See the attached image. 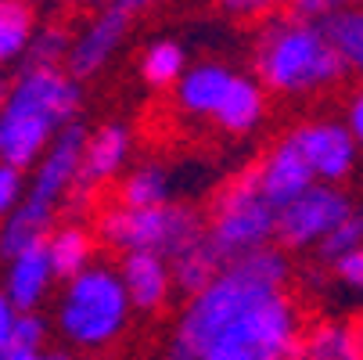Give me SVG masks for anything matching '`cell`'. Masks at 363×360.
Returning a JSON list of instances; mask_svg holds the SVG:
<instances>
[{"instance_id": "1", "label": "cell", "mask_w": 363, "mask_h": 360, "mask_svg": "<svg viewBox=\"0 0 363 360\" xmlns=\"http://www.w3.org/2000/svg\"><path fill=\"white\" fill-rule=\"evenodd\" d=\"M288 278H291V263L281 245H267L238 256V260H227L213 281H205L198 292L187 295L166 360H198V353L209 346V339L227 321H234L245 306L263 299L267 292L288 288Z\"/></svg>"}, {"instance_id": "2", "label": "cell", "mask_w": 363, "mask_h": 360, "mask_svg": "<svg viewBox=\"0 0 363 360\" xmlns=\"http://www.w3.org/2000/svg\"><path fill=\"white\" fill-rule=\"evenodd\" d=\"M83 105V87L65 65L26 62L0 94V163L29 170Z\"/></svg>"}, {"instance_id": "3", "label": "cell", "mask_w": 363, "mask_h": 360, "mask_svg": "<svg viewBox=\"0 0 363 360\" xmlns=\"http://www.w3.org/2000/svg\"><path fill=\"white\" fill-rule=\"evenodd\" d=\"M252 76L277 97H320L342 83L345 62L324 22L277 11L259 26Z\"/></svg>"}, {"instance_id": "4", "label": "cell", "mask_w": 363, "mask_h": 360, "mask_svg": "<svg viewBox=\"0 0 363 360\" xmlns=\"http://www.w3.org/2000/svg\"><path fill=\"white\" fill-rule=\"evenodd\" d=\"M133 317V306L112 263H90L86 271L62 281L55 302V328L72 349L97 353L112 346Z\"/></svg>"}, {"instance_id": "5", "label": "cell", "mask_w": 363, "mask_h": 360, "mask_svg": "<svg viewBox=\"0 0 363 360\" xmlns=\"http://www.w3.org/2000/svg\"><path fill=\"white\" fill-rule=\"evenodd\" d=\"M302 310L288 288L267 292L227 321L198 353V360H295L302 339Z\"/></svg>"}, {"instance_id": "6", "label": "cell", "mask_w": 363, "mask_h": 360, "mask_svg": "<svg viewBox=\"0 0 363 360\" xmlns=\"http://www.w3.org/2000/svg\"><path fill=\"white\" fill-rule=\"evenodd\" d=\"M205 231L201 213L184 202H162V205H123L105 202L94 209V238L112 252H159L169 256L180 252L187 241H194Z\"/></svg>"}, {"instance_id": "7", "label": "cell", "mask_w": 363, "mask_h": 360, "mask_svg": "<svg viewBox=\"0 0 363 360\" xmlns=\"http://www.w3.org/2000/svg\"><path fill=\"white\" fill-rule=\"evenodd\" d=\"M274 220L277 205L259 187L255 166H245L234 177H227L209 202V213L201 217L205 238L213 241L223 260H238L245 252L274 245Z\"/></svg>"}, {"instance_id": "8", "label": "cell", "mask_w": 363, "mask_h": 360, "mask_svg": "<svg viewBox=\"0 0 363 360\" xmlns=\"http://www.w3.org/2000/svg\"><path fill=\"white\" fill-rule=\"evenodd\" d=\"M352 198L342 191V184H320L313 180L302 195L288 198L277 205V220H274V241L284 252H306L317 249L328 231L349 213Z\"/></svg>"}, {"instance_id": "9", "label": "cell", "mask_w": 363, "mask_h": 360, "mask_svg": "<svg viewBox=\"0 0 363 360\" xmlns=\"http://www.w3.org/2000/svg\"><path fill=\"white\" fill-rule=\"evenodd\" d=\"M288 141L320 184H345L359 166V144L342 119H306L291 126Z\"/></svg>"}, {"instance_id": "10", "label": "cell", "mask_w": 363, "mask_h": 360, "mask_svg": "<svg viewBox=\"0 0 363 360\" xmlns=\"http://www.w3.org/2000/svg\"><path fill=\"white\" fill-rule=\"evenodd\" d=\"M130 33V15L116 11V8H97L79 33H72L69 40V55H65V69L83 83L97 72H105L112 65V58L123 50Z\"/></svg>"}, {"instance_id": "11", "label": "cell", "mask_w": 363, "mask_h": 360, "mask_svg": "<svg viewBox=\"0 0 363 360\" xmlns=\"http://www.w3.org/2000/svg\"><path fill=\"white\" fill-rule=\"evenodd\" d=\"M83 126L69 123L55 141L43 148V156L26 170V195L47 205H58L79 180V151H83Z\"/></svg>"}, {"instance_id": "12", "label": "cell", "mask_w": 363, "mask_h": 360, "mask_svg": "<svg viewBox=\"0 0 363 360\" xmlns=\"http://www.w3.org/2000/svg\"><path fill=\"white\" fill-rule=\"evenodd\" d=\"M133 126L123 119H108L83 133V151H79V184L101 191L116 184L130 159H133Z\"/></svg>"}, {"instance_id": "13", "label": "cell", "mask_w": 363, "mask_h": 360, "mask_svg": "<svg viewBox=\"0 0 363 360\" xmlns=\"http://www.w3.org/2000/svg\"><path fill=\"white\" fill-rule=\"evenodd\" d=\"M116 271H119V281L126 288L133 314H159L177 292L169 260L159 252H123Z\"/></svg>"}, {"instance_id": "14", "label": "cell", "mask_w": 363, "mask_h": 360, "mask_svg": "<svg viewBox=\"0 0 363 360\" xmlns=\"http://www.w3.org/2000/svg\"><path fill=\"white\" fill-rule=\"evenodd\" d=\"M234 80V69L223 62H194L180 72V80L173 83V109L184 119L194 123H213L216 109L223 105L227 87Z\"/></svg>"}, {"instance_id": "15", "label": "cell", "mask_w": 363, "mask_h": 360, "mask_svg": "<svg viewBox=\"0 0 363 360\" xmlns=\"http://www.w3.org/2000/svg\"><path fill=\"white\" fill-rule=\"evenodd\" d=\"M55 285H58V278L47 260L43 241H36V245L4 260V288L0 292L15 302V310H40L50 299V292H55Z\"/></svg>"}, {"instance_id": "16", "label": "cell", "mask_w": 363, "mask_h": 360, "mask_svg": "<svg viewBox=\"0 0 363 360\" xmlns=\"http://www.w3.org/2000/svg\"><path fill=\"white\" fill-rule=\"evenodd\" d=\"M255 180H259V187H263V195L274 205H284L288 198L302 195L309 184H313V173H309V166L302 163V156L295 151V144L284 133L281 141H274L263 151V159L255 163Z\"/></svg>"}, {"instance_id": "17", "label": "cell", "mask_w": 363, "mask_h": 360, "mask_svg": "<svg viewBox=\"0 0 363 360\" xmlns=\"http://www.w3.org/2000/svg\"><path fill=\"white\" fill-rule=\"evenodd\" d=\"M267 112H270V94L263 90V83L252 72H234L223 105L213 116V126L230 137H248L263 126Z\"/></svg>"}, {"instance_id": "18", "label": "cell", "mask_w": 363, "mask_h": 360, "mask_svg": "<svg viewBox=\"0 0 363 360\" xmlns=\"http://www.w3.org/2000/svg\"><path fill=\"white\" fill-rule=\"evenodd\" d=\"M43 249L58 281L86 271L97 260V238L94 227H86V220H55V227L43 238Z\"/></svg>"}, {"instance_id": "19", "label": "cell", "mask_w": 363, "mask_h": 360, "mask_svg": "<svg viewBox=\"0 0 363 360\" xmlns=\"http://www.w3.org/2000/svg\"><path fill=\"white\" fill-rule=\"evenodd\" d=\"M58 220V205H47V202H36V198H22L15 209L0 220V256H15L36 241L47 238V231L55 227Z\"/></svg>"}, {"instance_id": "20", "label": "cell", "mask_w": 363, "mask_h": 360, "mask_svg": "<svg viewBox=\"0 0 363 360\" xmlns=\"http://www.w3.org/2000/svg\"><path fill=\"white\" fill-rule=\"evenodd\" d=\"M295 360H363V353H359V342L349 321L324 317V321H313L302 328Z\"/></svg>"}, {"instance_id": "21", "label": "cell", "mask_w": 363, "mask_h": 360, "mask_svg": "<svg viewBox=\"0 0 363 360\" xmlns=\"http://www.w3.org/2000/svg\"><path fill=\"white\" fill-rule=\"evenodd\" d=\"M36 29L40 15L33 0H0V69L26 62Z\"/></svg>"}, {"instance_id": "22", "label": "cell", "mask_w": 363, "mask_h": 360, "mask_svg": "<svg viewBox=\"0 0 363 360\" xmlns=\"http://www.w3.org/2000/svg\"><path fill=\"white\" fill-rule=\"evenodd\" d=\"M223 263H227V260L213 249V241L205 238V231H201L194 241H187L180 252L169 256V271H173V285H177V292H184V295L198 292L205 281H213V278L220 274Z\"/></svg>"}, {"instance_id": "23", "label": "cell", "mask_w": 363, "mask_h": 360, "mask_svg": "<svg viewBox=\"0 0 363 360\" xmlns=\"http://www.w3.org/2000/svg\"><path fill=\"white\" fill-rule=\"evenodd\" d=\"M173 173L162 163H140L126 166V173L116 180V202L123 205H162L173 202Z\"/></svg>"}, {"instance_id": "24", "label": "cell", "mask_w": 363, "mask_h": 360, "mask_svg": "<svg viewBox=\"0 0 363 360\" xmlns=\"http://www.w3.org/2000/svg\"><path fill=\"white\" fill-rule=\"evenodd\" d=\"M187 69V50L177 40H151L140 50L137 72L144 80V87L151 90H173V83L180 80V72Z\"/></svg>"}, {"instance_id": "25", "label": "cell", "mask_w": 363, "mask_h": 360, "mask_svg": "<svg viewBox=\"0 0 363 360\" xmlns=\"http://www.w3.org/2000/svg\"><path fill=\"white\" fill-rule=\"evenodd\" d=\"M324 26L338 47L342 62H345V72H359V80H363V8L331 15Z\"/></svg>"}, {"instance_id": "26", "label": "cell", "mask_w": 363, "mask_h": 360, "mask_svg": "<svg viewBox=\"0 0 363 360\" xmlns=\"http://www.w3.org/2000/svg\"><path fill=\"white\" fill-rule=\"evenodd\" d=\"M356 245H363V205H349V213L328 231V238L317 245V252L331 263V260H338L342 252H349Z\"/></svg>"}, {"instance_id": "27", "label": "cell", "mask_w": 363, "mask_h": 360, "mask_svg": "<svg viewBox=\"0 0 363 360\" xmlns=\"http://www.w3.org/2000/svg\"><path fill=\"white\" fill-rule=\"evenodd\" d=\"M69 40H72V33H69L62 22L40 26V29H36V36H33V43H29L26 62H36V65H65Z\"/></svg>"}, {"instance_id": "28", "label": "cell", "mask_w": 363, "mask_h": 360, "mask_svg": "<svg viewBox=\"0 0 363 360\" xmlns=\"http://www.w3.org/2000/svg\"><path fill=\"white\" fill-rule=\"evenodd\" d=\"M223 11L238 22H263L288 8V0H220Z\"/></svg>"}, {"instance_id": "29", "label": "cell", "mask_w": 363, "mask_h": 360, "mask_svg": "<svg viewBox=\"0 0 363 360\" xmlns=\"http://www.w3.org/2000/svg\"><path fill=\"white\" fill-rule=\"evenodd\" d=\"M47 335H50V324L40 310H18V321H15V346H36L43 349L47 346Z\"/></svg>"}, {"instance_id": "30", "label": "cell", "mask_w": 363, "mask_h": 360, "mask_svg": "<svg viewBox=\"0 0 363 360\" xmlns=\"http://www.w3.org/2000/svg\"><path fill=\"white\" fill-rule=\"evenodd\" d=\"M352 8H363V0H288V11L302 18H317V22H328L331 15H342Z\"/></svg>"}, {"instance_id": "31", "label": "cell", "mask_w": 363, "mask_h": 360, "mask_svg": "<svg viewBox=\"0 0 363 360\" xmlns=\"http://www.w3.org/2000/svg\"><path fill=\"white\" fill-rule=\"evenodd\" d=\"M26 198V170L0 163V220H4L15 205Z\"/></svg>"}, {"instance_id": "32", "label": "cell", "mask_w": 363, "mask_h": 360, "mask_svg": "<svg viewBox=\"0 0 363 360\" xmlns=\"http://www.w3.org/2000/svg\"><path fill=\"white\" fill-rule=\"evenodd\" d=\"M331 271L338 278V285L352 288V292H363V245L342 252L338 260H331Z\"/></svg>"}, {"instance_id": "33", "label": "cell", "mask_w": 363, "mask_h": 360, "mask_svg": "<svg viewBox=\"0 0 363 360\" xmlns=\"http://www.w3.org/2000/svg\"><path fill=\"white\" fill-rule=\"evenodd\" d=\"M345 130L352 133V141L363 148V80H359V87L349 94V101H345Z\"/></svg>"}, {"instance_id": "34", "label": "cell", "mask_w": 363, "mask_h": 360, "mask_svg": "<svg viewBox=\"0 0 363 360\" xmlns=\"http://www.w3.org/2000/svg\"><path fill=\"white\" fill-rule=\"evenodd\" d=\"M15 321H18V310H15V302L0 292V349H8L11 339H15Z\"/></svg>"}, {"instance_id": "35", "label": "cell", "mask_w": 363, "mask_h": 360, "mask_svg": "<svg viewBox=\"0 0 363 360\" xmlns=\"http://www.w3.org/2000/svg\"><path fill=\"white\" fill-rule=\"evenodd\" d=\"M90 4H97V8H116V11H123V15H140V11H151V8H159L162 0H90Z\"/></svg>"}, {"instance_id": "36", "label": "cell", "mask_w": 363, "mask_h": 360, "mask_svg": "<svg viewBox=\"0 0 363 360\" xmlns=\"http://www.w3.org/2000/svg\"><path fill=\"white\" fill-rule=\"evenodd\" d=\"M0 360H50L47 356V346L36 349V346H8V349H0Z\"/></svg>"}, {"instance_id": "37", "label": "cell", "mask_w": 363, "mask_h": 360, "mask_svg": "<svg viewBox=\"0 0 363 360\" xmlns=\"http://www.w3.org/2000/svg\"><path fill=\"white\" fill-rule=\"evenodd\" d=\"M352 335H356V342H359V353H363V314L352 321Z\"/></svg>"}, {"instance_id": "38", "label": "cell", "mask_w": 363, "mask_h": 360, "mask_svg": "<svg viewBox=\"0 0 363 360\" xmlns=\"http://www.w3.org/2000/svg\"><path fill=\"white\" fill-rule=\"evenodd\" d=\"M47 356H50V360H76L69 349H47Z\"/></svg>"}, {"instance_id": "39", "label": "cell", "mask_w": 363, "mask_h": 360, "mask_svg": "<svg viewBox=\"0 0 363 360\" xmlns=\"http://www.w3.org/2000/svg\"><path fill=\"white\" fill-rule=\"evenodd\" d=\"M0 94H4V80H0Z\"/></svg>"}]
</instances>
